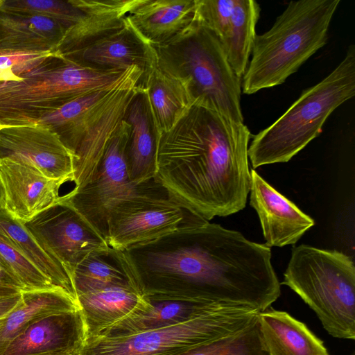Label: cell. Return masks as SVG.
Listing matches in <instances>:
<instances>
[{
	"instance_id": "2",
	"label": "cell",
	"mask_w": 355,
	"mask_h": 355,
	"mask_svg": "<svg viewBox=\"0 0 355 355\" xmlns=\"http://www.w3.org/2000/svg\"><path fill=\"white\" fill-rule=\"evenodd\" d=\"M251 132L216 109L193 102L160 135L155 180L182 207L209 221L245 207Z\"/></svg>"
},
{
	"instance_id": "1",
	"label": "cell",
	"mask_w": 355,
	"mask_h": 355,
	"mask_svg": "<svg viewBox=\"0 0 355 355\" xmlns=\"http://www.w3.org/2000/svg\"><path fill=\"white\" fill-rule=\"evenodd\" d=\"M121 252L149 301L252 306L268 277L263 245L209 222L180 227Z\"/></svg>"
},
{
	"instance_id": "29",
	"label": "cell",
	"mask_w": 355,
	"mask_h": 355,
	"mask_svg": "<svg viewBox=\"0 0 355 355\" xmlns=\"http://www.w3.org/2000/svg\"><path fill=\"white\" fill-rule=\"evenodd\" d=\"M261 8L253 0H234L229 34L221 44L228 62L242 78L249 63Z\"/></svg>"
},
{
	"instance_id": "40",
	"label": "cell",
	"mask_w": 355,
	"mask_h": 355,
	"mask_svg": "<svg viewBox=\"0 0 355 355\" xmlns=\"http://www.w3.org/2000/svg\"><path fill=\"white\" fill-rule=\"evenodd\" d=\"M3 322H4V319L0 320V328L2 326V324H3Z\"/></svg>"
},
{
	"instance_id": "15",
	"label": "cell",
	"mask_w": 355,
	"mask_h": 355,
	"mask_svg": "<svg viewBox=\"0 0 355 355\" xmlns=\"http://www.w3.org/2000/svg\"><path fill=\"white\" fill-rule=\"evenodd\" d=\"M250 205L257 211L268 247L296 243L315 222L294 202L250 171Z\"/></svg>"
},
{
	"instance_id": "3",
	"label": "cell",
	"mask_w": 355,
	"mask_h": 355,
	"mask_svg": "<svg viewBox=\"0 0 355 355\" xmlns=\"http://www.w3.org/2000/svg\"><path fill=\"white\" fill-rule=\"evenodd\" d=\"M340 0L291 1L272 26L256 35L243 76L245 94L281 85L323 47Z\"/></svg>"
},
{
	"instance_id": "7",
	"label": "cell",
	"mask_w": 355,
	"mask_h": 355,
	"mask_svg": "<svg viewBox=\"0 0 355 355\" xmlns=\"http://www.w3.org/2000/svg\"><path fill=\"white\" fill-rule=\"evenodd\" d=\"M282 284L315 313L337 338L355 339V266L337 250L301 244L293 248Z\"/></svg>"
},
{
	"instance_id": "18",
	"label": "cell",
	"mask_w": 355,
	"mask_h": 355,
	"mask_svg": "<svg viewBox=\"0 0 355 355\" xmlns=\"http://www.w3.org/2000/svg\"><path fill=\"white\" fill-rule=\"evenodd\" d=\"M123 119L130 126L126 150L129 178L139 185L155 178L160 137L144 88L137 85Z\"/></svg>"
},
{
	"instance_id": "20",
	"label": "cell",
	"mask_w": 355,
	"mask_h": 355,
	"mask_svg": "<svg viewBox=\"0 0 355 355\" xmlns=\"http://www.w3.org/2000/svg\"><path fill=\"white\" fill-rule=\"evenodd\" d=\"M197 0H140L127 21L148 44L171 40L196 19Z\"/></svg>"
},
{
	"instance_id": "22",
	"label": "cell",
	"mask_w": 355,
	"mask_h": 355,
	"mask_svg": "<svg viewBox=\"0 0 355 355\" xmlns=\"http://www.w3.org/2000/svg\"><path fill=\"white\" fill-rule=\"evenodd\" d=\"M119 84L76 98L35 124L45 126L55 132L74 157L83 137L105 110Z\"/></svg>"
},
{
	"instance_id": "8",
	"label": "cell",
	"mask_w": 355,
	"mask_h": 355,
	"mask_svg": "<svg viewBox=\"0 0 355 355\" xmlns=\"http://www.w3.org/2000/svg\"><path fill=\"white\" fill-rule=\"evenodd\" d=\"M259 314L248 306L219 305L177 324L86 338L78 355H177L237 333L256 322Z\"/></svg>"
},
{
	"instance_id": "35",
	"label": "cell",
	"mask_w": 355,
	"mask_h": 355,
	"mask_svg": "<svg viewBox=\"0 0 355 355\" xmlns=\"http://www.w3.org/2000/svg\"><path fill=\"white\" fill-rule=\"evenodd\" d=\"M21 292L8 296L0 297V320L5 319L20 304Z\"/></svg>"
},
{
	"instance_id": "36",
	"label": "cell",
	"mask_w": 355,
	"mask_h": 355,
	"mask_svg": "<svg viewBox=\"0 0 355 355\" xmlns=\"http://www.w3.org/2000/svg\"><path fill=\"white\" fill-rule=\"evenodd\" d=\"M0 286L14 288L24 291L23 287L0 258Z\"/></svg>"
},
{
	"instance_id": "4",
	"label": "cell",
	"mask_w": 355,
	"mask_h": 355,
	"mask_svg": "<svg viewBox=\"0 0 355 355\" xmlns=\"http://www.w3.org/2000/svg\"><path fill=\"white\" fill-rule=\"evenodd\" d=\"M155 49L157 67L178 80L191 101L243 123L241 80L214 33L196 19L179 35Z\"/></svg>"
},
{
	"instance_id": "28",
	"label": "cell",
	"mask_w": 355,
	"mask_h": 355,
	"mask_svg": "<svg viewBox=\"0 0 355 355\" xmlns=\"http://www.w3.org/2000/svg\"><path fill=\"white\" fill-rule=\"evenodd\" d=\"M137 85L146 92L159 135L171 130L193 103L184 85L157 66Z\"/></svg>"
},
{
	"instance_id": "25",
	"label": "cell",
	"mask_w": 355,
	"mask_h": 355,
	"mask_svg": "<svg viewBox=\"0 0 355 355\" xmlns=\"http://www.w3.org/2000/svg\"><path fill=\"white\" fill-rule=\"evenodd\" d=\"M20 304L0 328V355L33 324L49 315L80 309L78 303L60 288L22 291Z\"/></svg>"
},
{
	"instance_id": "32",
	"label": "cell",
	"mask_w": 355,
	"mask_h": 355,
	"mask_svg": "<svg viewBox=\"0 0 355 355\" xmlns=\"http://www.w3.org/2000/svg\"><path fill=\"white\" fill-rule=\"evenodd\" d=\"M0 10L46 17L68 28L77 24L83 15V11L73 0H3Z\"/></svg>"
},
{
	"instance_id": "37",
	"label": "cell",
	"mask_w": 355,
	"mask_h": 355,
	"mask_svg": "<svg viewBox=\"0 0 355 355\" xmlns=\"http://www.w3.org/2000/svg\"><path fill=\"white\" fill-rule=\"evenodd\" d=\"M21 78L15 76L12 73L7 70L0 69V83L6 81L21 80Z\"/></svg>"
},
{
	"instance_id": "9",
	"label": "cell",
	"mask_w": 355,
	"mask_h": 355,
	"mask_svg": "<svg viewBox=\"0 0 355 355\" xmlns=\"http://www.w3.org/2000/svg\"><path fill=\"white\" fill-rule=\"evenodd\" d=\"M207 222L182 207L153 179L137 185L131 193L111 207L106 241L112 249L123 251L180 227Z\"/></svg>"
},
{
	"instance_id": "24",
	"label": "cell",
	"mask_w": 355,
	"mask_h": 355,
	"mask_svg": "<svg viewBox=\"0 0 355 355\" xmlns=\"http://www.w3.org/2000/svg\"><path fill=\"white\" fill-rule=\"evenodd\" d=\"M259 323L268 355H329L322 341L285 311L267 309Z\"/></svg>"
},
{
	"instance_id": "16",
	"label": "cell",
	"mask_w": 355,
	"mask_h": 355,
	"mask_svg": "<svg viewBox=\"0 0 355 355\" xmlns=\"http://www.w3.org/2000/svg\"><path fill=\"white\" fill-rule=\"evenodd\" d=\"M141 76V71L133 67L116 87L105 110L83 137L74 154L73 189H80L94 175L110 138L123 119Z\"/></svg>"
},
{
	"instance_id": "43",
	"label": "cell",
	"mask_w": 355,
	"mask_h": 355,
	"mask_svg": "<svg viewBox=\"0 0 355 355\" xmlns=\"http://www.w3.org/2000/svg\"><path fill=\"white\" fill-rule=\"evenodd\" d=\"M352 355H355L354 354H353Z\"/></svg>"
},
{
	"instance_id": "13",
	"label": "cell",
	"mask_w": 355,
	"mask_h": 355,
	"mask_svg": "<svg viewBox=\"0 0 355 355\" xmlns=\"http://www.w3.org/2000/svg\"><path fill=\"white\" fill-rule=\"evenodd\" d=\"M0 182L2 208L21 223L56 203L65 183L49 178L32 165L7 158L0 159Z\"/></svg>"
},
{
	"instance_id": "38",
	"label": "cell",
	"mask_w": 355,
	"mask_h": 355,
	"mask_svg": "<svg viewBox=\"0 0 355 355\" xmlns=\"http://www.w3.org/2000/svg\"><path fill=\"white\" fill-rule=\"evenodd\" d=\"M19 292L21 291L14 288L0 286V297L14 295Z\"/></svg>"
},
{
	"instance_id": "5",
	"label": "cell",
	"mask_w": 355,
	"mask_h": 355,
	"mask_svg": "<svg viewBox=\"0 0 355 355\" xmlns=\"http://www.w3.org/2000/svg\"><path fill=\"white\" fill-rule=\"evenodd\" d=\"M355 94V46L324 79L304 90L273 123L252 137V168L284 163L316 138L329 115Z\"/></svg>"
},
{
	"instance_id": "27",
	"label": "cell",
	"mask_w": 355,
	"mask_h": 355,
	"mask_svg": "<svg viewBox=\"0 0 355 355\" xmlns=\"http://www.w3.org/2000/svg\"><path fill=\"white\" fill-rule=\"evenodd\" d=\"M0 236L37 267L54 286L64 291L78 302L71 275L40 247L21 222L3 208H0Z\"/></svg>"
},
{
	"instance_id": "21",
	"label": "cell",
	"mask_w": 355,
	"mask_h": 355,
	"mask_svg": "<svg viewBox=\"0 0 355 355\" xmlns=\"http://www.w3.org/2000/svg\"><path fill=\"white\" fill-rule=\"evenodd\" d=\"M140 0H73L83 11L81 19L66 31L53 52L61 56L85 47L120 28Z\"/></svg>"
},
{
	"instance_id": "12",
	"label": "cell",
	"mask_w": 355,
	"mask_h": 355,
	"mask_svg": "<svg viewBox=\"0 0 355 355\" xmlns=\"http://www.w3.org/2000/svg\"><path fill=\"white\" fill-rule=\"evenodd\" d=\"M32 165L49 178L73 182L74 157L58 136L38 124L0 128V159Z\"/></svg>"
},
{
	"instance_id": "19",
	"label": "cell",
	"mask_w": 355,
	"mask_h": 355,
	"mask_svg": "<svg viewBox=\"0 0 355 355\" xmlns=\"http://www.w3.org/2000/svg\"><path fill=\"white\" fill-rule=\"evenodd\" d=\"M78 303L86 338L95 337L112 324L151 306V302L133 282L112 284L80 294Z\"/></svg>"
},
{
	"instance_id": "6",
	"label": "cell",
	"mask_w": 355,
	"mask_h": 355,
	"mask_svg": "<svg viewBox=\"0 0 355 355\" xmlns=\"http://www.w3.org/2000/svg\"><path fill=\"white\" fill-rule=\"evenodd\" d=\"M131 69H98L53 53L21 80L0 83V128L34 125L76 98L116 86Z\"/></svg>"
},
{
	"instance_id": "34",
	"label": "cell",
	"mask_w": 355,
	"mask_h": 355,
	"mask_svg": "<svg viewBox=\"0 0 355 355\" xmlns=\"http://www.w3.org/2000/svg\"><path fill=\"white\" fill-rule=\"evenodd\" d=\"M53 52H25L0 50V69L20 78L42 64Z\"/></svg>"
},
{
	"instance_id": "14",
	"label": "cell",
	"mask_w": 355,
	"mask_h": 355,
	"mask_svg": "<svg viewBox=\"0 0 355 355\" xmlns=\"http://www.w3.org/2000/svg\"><path fill=\"white\" fill-rule=\"evenodd\" d=\"M60 57L73 63L103 70H125L135 66L142 72L137 85L157 66L154 47L140 36L126 17L120 28Z\"/></svg>"
},
{
	"instance_id": "23",
	"label": "cell",
	"mask_w": 355,
	"mask_h": 355,
	"mask_svg": "<svg viewBox=\"0 0 355 355\" xmlns=\"http://www.w3.org/2000/svg\"><path fill=\"white\" fill-rule=\"evenodd\" d=\"M67 29L46 17L0 10V50L54 52Z\"/></svg>"
},
{
	"instance_id": "39",
	"label": "cell",
	"mask_w": 355,
	"mask_h": 355,
	"mask_svg": "<svg viewBox=\"0 0 355 355\" xmlns=\"http://www.w3.org/2000/svg\"><path fill=\"white\" fill-rule=\"evenodd\" d=\"M3 197V190H2L1 184L0 182V208H2Z\"/></svg>"
},
{
	"instance_id": "10",
	"label": "cell",
	"mask_w": 355,
	"mask_h": 355,
	"mask_svg": "<svg viewBox=\"0 0 355 355\" xmlns=\"http://www.w3.org/2000/svg\"><path fill=\"white\" fill-rule=\"evenodd\" d=\"M130 126L122 120L110 138L101 160L89 181L62 196L106 240L111 207L131 193L137 185L130 180L126 150Z\"/></svg>"
},
{
	"instance_id": "31",
	"label": "cell",
	"mask_w": 355,
	"mask_h": 355,
	"mask_svg": "<svg viewBox=\"0 0 355 355\" xmlns=\"http://www.w3.org/2000/svg\"><path fill=\"white\" fill-rule=\"evenodd\" d=\"M177 355H268L259 320L245 329Z\"/></svg>"
},
{
	"instance_id": "11",
	"label": "cell",
	"mask_w": 355,
	"mask_h": 355,
	"mask_svg": "<svg viewBox=\"0 0 355 355\" xmlns=\"http://www.w3.org/2000/svg\"><path fill=\"white\" fill-rule=\"evenodd\" d=\"M22 224L72 278L76 266L87 257L110 248L105 238L61 196L53 205Z\"/></svg>"
},
{
	"instance_id": "17",
	"label": "cell",
	"mask_w": 355,
	"mask_h": 355,
	"mask_svg": "<svg viewBox=\"0 0 355 355\" xmlns=\"http://www.w3.org/2000/svg\"><path fill=\"white\" fill-rule=\"evenodd\" d=\"M86 339L80 309L53 314L16 337L2 355H78Z\"/></svg>"
},
{
	"instance_id": "30",
	"label": "cell",
	"mask_w": 355,
	"mask_h": 355,
	"mask_svg": "<svg viewBox=\"0 0 355 355\" xmlns=\"http://www.w3.org/2000/svg\"><path fill=\"white\" fill-rule=\"evenodd\" d=\"M73 279L77 297L112 284H137L122 252L112 248L92 254L80 263L73 271Z\"/></svg>"
},
{
	"instance_id": "33",
	"label": "cell",
	"mask_w": 355,
	"mask_h": 355,
	"mask_svg": "<svg viewBox=\"0 0 355 355\" xmlns=\"http://www.w3.org/2000/svg\"><path fill=\"white\" fill-rule=\"evenodd\" d=\"M0 258L21 284L24 291L58 288L37 267L1 236Z\"/></svg>"
},
{
	"instance_id": "42",
	"label": "cell",
	"mask_w": 355,
	"mask_h": 355,
	"mask_svg": "<svg viewBox=\"0 0 355 355\" xmlns=\"http://www.w3.org/2000/svg\"><path fill=\"white\" fill-rule=\"evenodd\" d=\"M55 355H65V354H55Z\"/></svg>"
},
{
	"instance_id": "41",
	"label": "cell",
	"mask_w": 355,
	"mask_h": 355,
	"mask_svg": "<svg viewBox=\"0 0 355 355\" xmlns=\"http://www.w3.org/2000/svg\"><path fill=\"white\" fill-rule=\"evenodd\" d=\"M2 1H3V0H0V6H1Z\"/></svg>"
},
{
	"instance_id": "26",
	"label": "cell",
	"mask_w": 355,
	"mask_h": 355,
	"mask_svg": "<svg viewBox=\"0 0 355 355\" xmlns=\"http://www.w3.org/2000/svg\"><path fill=\"white\" fill-rule=\"evenodd\" d=\"M150 302L151 306L146 311L112 324L95 337L121 336L177 324L222 305L172 300Z\"/></svg>"
}]
</instances>
